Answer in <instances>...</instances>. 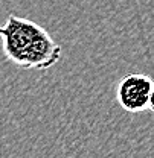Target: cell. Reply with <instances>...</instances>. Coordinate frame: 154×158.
Returning a JSON list of instances; mask_svg holds the SVG:
<instances>
[{
    "label": "cell",
    "mask_w": 154,
    "mask_h": 158,
    "mask_svg": "<svg viewBox=\"0 0 154 158\" xmlns=\"http://www.w3.org/2000/svg\"><path fill=\"white\" fill-rule=\"evenodd\" d=\"M0 38L6 59L24 70H49L63 55V47L41 24L14 12L0 26Z\"/></svg>",
    "instance_id": "6da1fadb"
},
{
    "label": "cell",
    "mask_w": 154,
    "mask_h": 158,
    "mask_svg": "<svg viewBox=\"0 0 154 158\" xmlns=\"http://www.w3.org/2000/svg\"><path fill=\"white\" fill-rule=\"evenodd\" d=\"M153 96V79L143 73H130L116 85V100L128 113L151 111Z\"/></svg>",
    "instance_id": "7a4b0ae2"
}]
</instances>
